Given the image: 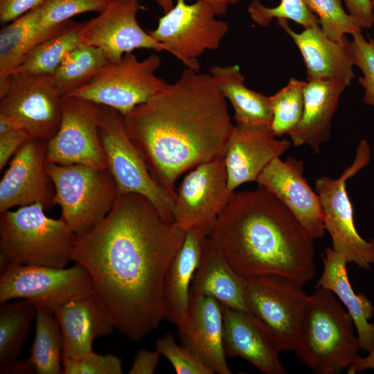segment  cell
<instances>
[{
	"label": "cell",
	"instance_id": "obj_1",
	"mask_svg": "<svg viewBox=\"0 0 374 374\" xmlns=\"http://www.w3.org/2000/svg\"><path fill=\"white\" fill-rule=\"evenodd\" d=\"M186 234L145 197L119 193L93 229L76 235L72 260L89 273L93 294L116 329L141 341L165 319L164 283Z\"/></svg>",
	"mask_w": 374,
	"mask_h": 374
},
{
	"label": "cell",
	"instance_id": "obj_2",
	"mask_svg": "<svg viewBox=\"0 0 374 374\" xmlns=\"http://www.w3.org/2000/svg\"><path fill=\"white\" fill-rule=\"evenodd\" d=\"M186 67L179 78L123 116L125 132L155 181L176 196L177 180L224 157L233 129L213 77Z\"/></svg>",
	"mask_w": 374,
	"mask_h": 374
},
{
	"label": "cell",
	"instance_id": "obj_3",
	"mask_svg": "<svg viewBox=\"0 0 374 374\" xmlns=\"http://www.w3.org/2000/svg\"><path fill=\"white\" fill-rule=\"evenodd\" d=\"M209 238L243 278L275 275L303 286L317 274L314 240L260 185L253 190L234 191Z\"/></svg>",
	"mask_w": 374,
	"mask_h": 374
},
{
	"label": "cell",
	"instance_id": "obj_4",
	"mask_svg": "<svg viewBox=\"0 0 374 374\" xmlns=\"http://www.w3.org/2000/svg\"><path fill=\"white\" fill-rule=\"evenodd\" d=\"M353 327L350 314L334 294L317 288L308 296L294 351L315 373H340L361 357Z\"/></svg>",
	"mask_w": 374,
	"mask_h": 374
},
{
	"label": "cell",
	"instance_id": "obj_5",
	"mask_svg": "<svg viewBox=\"0 0 374 374\" xmlns=\"http://www.w3.org/2000/svg\"><path fill=\"white\" fill-rule=\"evenodd\" d=\"M34 204L0 213V273L9 265L66 267L76 234L62 218Z\"/></svg>",
	"mask_w": 374,
	"mask_h": 374
},
{
	"label": "cell",
	"instance_id": "obj_6",
	"mask_svg": "<svg viewBox=\"0 0 374 374\" xmlns=\"http://www.w3.org/2000/svg\"><path fill=\"white\" fill-rule=\"evenodd\" d=\"M46 171L55 188L53 205L60 206L61 217L76 235L103 220L119 194L108 168L46 163Z\"/></svg>",
	"mask_w": 374,
	"mask_h": 374
},
{
	"label": "cell",
	"instance_id": "obj_7",
	"mask_svg": "<svg viewBox=\"0 0 374 374\" xmlns=\"http://www.w3.org/2000/svg\"><path fill=\"white\" fill-rule=\"evenodd\" d=\"M370 159L369 145L362 139L354 161L337 179L322 176L314 181L323 211L324 228L331 237L332 249L343 255L348 263H355L365 270L374 265V239H364L355 228L346 181L366 166Z\"/></svg>",
	"mask_w": 374,
	"mask_h": 374
},
{
	"label": "cell",
	"instance_id": "obj_8",
	"mask_svg": "<svg viewBox=\"0 0 374 374\" xmlns=\"http://www.w3.org/2000/svg\"><path fill=\"white\" fill-rule=\"evenodd\" d=\"M161 65L157 54L142 61L132 53L109 62L89 83L64 97H75L113 108L123 116L161 91L168 84L157 77Z\"/></svg>",
	"mask_w": 374,
	"mask_h": 374
},
{
	"label": "cell",
	"instance_id": "obj_9",
	"mask_svg": "<svg viewBox=\"0 0 374 374\" xmlns=\"http://www.w3.org/2000/svg\"><path fill=\"white\" fill-rule=\"evenodd\" d=\"M103 109L99 135L107 157V168L119 193H133L145 197L164 220L174 222L175 195L159 186L150 175L143 159L125 132L123 116L109 107L103 106Z\"/></svg>",
	"mask_w": 374,
	"mask_h": 374
},
{
	"label": "cell",
	"instance_id": "obj_10",
	"mask_svg": "<svg viewBox=\"0 0 374 374\" xmlns=\"http://www.w3.org/2000/svg\"><path fill=\"white\" fill-rule=\"evenodd\" d=\"M62 96L51 75L14 73L0 80V116L30 139L48 141L62 119Z\"/></svg>",
	"mask_w": 374,
	"mask_h": 374
},
{
	"label": "cell",
	"instance_id": "obj_11",
	"mask_svg": "<svg viewBox=\"0 0 374 374\" xmlns=\"http://www.w3.org/2000/svg\"><path fill=\"white\" fill-rule=\"evenodd\" d=\"M244 278L249 313L261 323L280 351L294 350L309 296L303 285L275 275Z\"/></svg>",
	"mask_w": 374,
	"mask_h": 374
},
{
	"label": "cell",
	"instance_id": "obj_12",
	"mask_svg": "<svg viewBox=\"0 0 374 374\" xmlns=\"http://www.w3.org/2000/svg\"><path fill=\"white\" fill-rule=\"evenodd\" d=\"M217 16L200 0L192 4L177 0L172 8L159 19L157 27L147 32L186 66L199 71L196 58L206 50L218 48L229 28V24Z\"/></svg>",
	"mask_w": 374,
	"mask_h": 374
},
{
	"label": "cell",
	"instance_id": "obj_13",
	"mask_svg": "<svg viewBox=\"0 0 374 374\" xmlns=\"http://www.w3.org/2000/svg\"><path fill=\"white\" fill-rule=\"evenodd\" d=\"M90 294H93L90 276L77 262L63 268L9 265L0 273V303L24 299L55 312L70 301Z\"/></svg>",
	"mask_w": 374,
	"mask_h": 374
},
{
	"label": "cell",
	"instance_id": "obj_14",
	"mask_svg": "<svg viewBox=\"0 0 374 374\" xmlns=\"http://www.w3.org/2000/svg\"><path fill=\"white\" fill-rule=\"evenodd\" d=\"M61 109L59 129L47 143L46 163L107 168L99 135L103 106L75 97H63Z\"/></svg>",
	"mask_w": 374,
	"mask_h": 374
},
{
	"label": "cell",
	"instance_id": "obj_15",
	"mask_svg": "<svg viewBox=\"0 0 374 374\" xmlns=\"http://www.w3.org/2000/svg\"><path fill=\"white\" fill-rule=\"evenodd\" d=\"M143 8L139 0H112L96 17L82 22L79 30L82 43L99 48L111 62L120 61L134 49L167 51L140 26L137 14Z\"/></svg>",
	"mask_w": 374,
	"mask_h": 374
},
{
	"label": "cell",
	"instance_id": "obj_16",
	"mask_svg": "<svg viewBox=\"0 0 374 374\" xmlns=\"http://www.w3.org/2000/svg\"><path fill=\"white\" fill-rule=\"evenodd\" d=\"M234 192L227 186L224 157L190 170L176 190L174 221L183 229L214 224Z\"/></svg>",
	"mask_w": 374,
	"mask_h": 374
},
{
	"label": "cell",
	"instance_id": "obj_17",
	"mask_svg": "<svg viewBox=\"0 0 374 374\" xmlns=\"http://www.w3.org/2000/svg\"><path fill=\"white\" fill-rule=\"evenodd\" d=\"M48 141L29 139L11 159L0 181V213L15 206H53L55 188L46 171Z\"/></svg>",
	"mask_w": 374,
	"mask_h": 374
},
{
	"label": "cell",
	"instance_id": "obj_18",
	"mask_svg": "<svg viewBox=\"0 0 374 374\" xmlns=\"http://www.w3.org/2000/svg\"><path fill=\"white\" fill-rule=\"evenodd\" d=\"M302 160L289 157L272 160L256 182L272 194L292 213L314 240L326 233L323 211L319 196L303 176Z\"/></svg>",
	"mask_w": 374,
	"mask_h": 374
},
{
	"label": "cell",
	"instance_id": "obj_19",
	"mask_svg": "<svg viewBox=\"0 0 374 374\" xmlns=\"http://www.w3.org/2000/svg\"><path fill=\"white\" fill-rule=\"evenodd\" d=\"M267 125H234L224 155L228 188L256 181L269 163L292 145L287 139H278Z\"/></svg>",
	"mask_w": 374,
	"mask_h": 374
},
{
	"label": "cell",
	"instance_id": "obj_20",
	"mask_svg": "<svg viewBox=\"0 0 374 374\" xmlns=\"http://www.w3.org/2000/svg\"><path fill=\"white\" fill-rule=\"evenodd\" d=\"M184 346L214 373L231 374L223 342V309L216 299L190 296L188 317L178 328Z\"/></svg>",
	"mask_w": 374,
	"mask_h": 374
},
{
	"label": "cell",
	"instance_id": "obj_21",
	"mask_svg": "<svg viewBox=\"0 0 374 374\" xmlns=\"http://www.w3.org/2000/svg\"><path fill=\"white\" fill-rule=\"evenodd\" d=\"M222 309L226 353L244 359L265 374L286 373L280 350L261 323L249 312L224 305Z\"/></svg>",
	"mask_w": 374,
	"mask_h": 374
},
{
	"label": "cell",
	"instance_id": "obj_22",
	"mask_svg": "<svg viewBox=\"0 0 374 374\" xmlns=\"http://www.w3.org/2000/svg\"><path fill=\"white\" fill-rule=\"evenodd\" d=\"M278 24L290 35L302 55L308 80H339L347 86L355 76V65L350 42H336L321 30L320 26L294 31L287 20L278 19Z\"/></svg>",
	"mask_w": 374,
	"mask_h": 374
},
{
	"label": "cell",
	"instance_id": "obj_23",
	"mask_svg": "<svg viewBox=\"0 0 374 374\" xmlns=\"http://www.w3.org/2000/svg\"><path fill=\"white\" fill-rule=\"evenodd\" d=\"M213 224L195 226L186 231L184 241L172 258L164 283L165 319L177 328L185 322L190 302V287Z\"/></svg>",
	"mask_w": 374,
	"mask_h": 374
},
{
	"label": "cell",
	"instance_id": "obj_24",
	"mask_svg": "<svg viewBox=\"0 0 374 374\" xmlns=\"http://www.w3.org/2000/svg\"><path fill=\"white\" fill-rule=\"evenodd\" d=\"M63 339L62 359L93 352L95 339L113 332L114 324L93 294L70 301L55 310Z\"/></svg>",
	"mask_w": 374,
	"mask_h": 374
},
{
	"label": "cell",
	"instance_id": "obj_25",
	"mask_svg": "<svg viewBox=\"0 0 374 374\" xmlns=\"http://www.w3.org/2000/svg\"><path fill=\"white\" fill-rule=\"evenodd\" d=\"M348 86L339 80H308L303 90L302 117L290 133L292 144L308 145L317 154L330 137L332 119L340 96Z\"/></svg>",
	"mask_w": 374,
	"mask_h": 374
},
{
	"label": "cell",
	"instance_id": "obj_26",
	"mask_svg": "<svg viewBox=\"0 0 374 374\" xmlns=\"http://www.w3.org/2000/svg\"><path fill=\"white\" fill-rule=\"evenodd\" d=\"M322 259L323 270L315 288H326L337 296L353 321L360 350L370 353L374 347V323L368 322L374 313L372 303L364 294L353 291L346 271L348 262L343 255L327 247Z\"/></svg>",
	"mask_w": 374,
	"mask_h": 374
},
{
	"label": "cell",
	"instance_id": "obj_27",
	"mask_svg": "<svg viewBox=\"0 0 374 374\" xmlns=\"http://www.w3.org/2000/svg\"><path fill=\"white\" fill-rule=\"evenodd\" d=\"M244 288L245 278L231 268L208 236L193 277L190 296H209L224 306L249 312Z\"/></svg>",
	"mask_w": 374,
	"mask_h": 374
},
{
	"label": "cell",
	"instance_id": "obj_28",
	"mask_svg": "<svg viewBox=\"0 0 374 374\" xmlns=\"http://www.w3.org/2000/svg\"><path fill=\"white\" fill-rule=\"evenodd\" d=\"M209 73L231 103L236 124L271 125L273 114L269 97L247 88L238 66H213Z\"/></svg>",
	"mask_w": 374,
	"mask_h": 374
},
{
	"label": "cell",
	"instance_id": "obj_29",
	"mask_svg": "<svg viewBox=\"0 0 374 374\" xmlns=\"http://www.w3.org/2000/svg\"><path fill=\"white\" fill-rule=\"evenodd\" d=\"M37 307L24 299L0 305V373L17 360L36 317Z\"/></svg>",
	"mask_w": 374,
	"mask_h": 374
},
{
	"label": "cell",
	"instance_id": "obj_30",
	"mask_svg": "<svg viewBox=\"0 0 374 374\" xmlns=\"http://www.w3.org/2000/svg\"><path fill=\"white\" fill-rule=\"evenodd\" d=\"M109 62L101 49L81 43L65 55L51 75L63 98L89 83Z\"/></svg>",
	"mask_w": 374,
	"mask_h": 374
},
{
	"label": "cell",
	"instance_id": "obj_31",
	"mask_svg": "<svg viewBox=\"0 0 374 374\" xmlns=\"http://www.w3.org/2000/svg\"><path fill=\"white\" fill-rule=\"evenodd\" d=\"M62 350V335L55 312L37 307L35 337L28 357L36 373H63Z\"/></svg>",
	"mask_w": 374,
	"mask_h": 374
},
{
	"label": "cell",
	"instance_id": "obj_32",
	"mask_svg": "<svg viewBox=\"0 0 374 374\" xmlns=\"http://www.w3.org/2000/svg\"><path fill=\"white\" fill-rule=\"evenodd\" d=\"M40 6L12 21L0 33V80L15 73L34 46Z\"/></svg>",
	"mask_w": 374,
	"mask_h": 374
},
{
	"label": "cell",
	"instance_id": "obj_33",
	"mask_svg": "<svg viewBox=\"0 0 374 374\" xmlns=\"http://www.w3.org/2000/svg\"><path fill=\"white\" fill-rule=\"evenodd\" d=\"M82 24L73 21L62 33L35 46L15 73L52 75L65 55L82 43L79 33Z\"/></svg>",
	"mask_w": 374,
	"mask_h": 374
},
{
	"label": "cell",
	"instance_id": "obj_34",
	"mask_svg": "<svg viewBox=\"0 0 374 374\" xmlns=\"http://www.w3.org/2000/svg\"><path fill=\"white\" fill-rule=\"evenodd\" d=\"M111 1L46 0L39 7L34 46L66 29L73 22L71 18L73 16L88 12L100 13Z\"/></svg>",
	"mask_w": 374,
	"mask_h": 374
},
{
	"label": "cell",
	"instance_id": "obj_35",
	"mask_svg": "<svg viewBox=\"0 0 374 374\" xmlns=\"http://www.w3.org/2000/svg\"><path fill=\"white\" fill-rule=\"evenodd\" d=\"M305 84V81L292 78L285 87L269 96L273 114L270 127L276 136L290 134L299 123Z\"/></svg>",
	"mask_w": 374,
	"mask_h": 374
},
{
	"label": "cell",
	"instance_id": "obj_36",
	"mask_svg": "<svg viewBox=\"0 0 374 374\" xmlns=\"http://www.w3.org/2000/svg\"><path fill=\"white\" fill-rule=\"evenodd\" d=\"M309 10L318 17L323 33L330 39L341 42L350 34L362 32V28L344 9L341 0H304Z\"/></svg>",
	"mask_w": 374,
	"mask_h": 374
},
{
	"label": "cell",
	"instance_id": "obj_37",
	"mask_svg": "<svg viewBox=\"0 0 374 374\" xmlns=\"http://www.w3.org/2000/svg\"><path fill=\"white\" fill-rule=\"evenodd\" d=\"M247 11L251 20L260 26H267L275 18L294 21L304 28L319 26L318 17L309 10L304 0H280L274 8L263 6L260 0H253Z\"/></svg>",
	"mask_w": 374,
	"mask_h": 374
},
{
	"label": "cell",
	"instance_id": "obj_38",
	"mask_svg": "<svg viewBox=\"0 0 374 374\" xmlns=\"http://www.w3.org/2000/svg\"><path fill=\"white\" fill-rule=\"evenodd\" d=\"M155 346L171 363L177 374L214 373L190 348L178 345L171 333L158 339Z\"/></svg>",
	"mask_w": 374,
	"mask_h": 374
},
{
	"label": "cell",
	"instance_id": "obj_39",
	"mask_svg": "<svg viewBox=\"0 0 374 374\" xmlns=\"http://www.w3.org/2000/svg\"><path fill=\"white\" fill-rule=\"evenodd\" d=\"M353 36L350 42L355 64L362 72L358 80L364 90V101L374 107V38L366 40L362 32Z\"/></svg>",
	"mask_w": 374,
	"mask_h": 374
},
{
	"label": "cell",
	"instance_id": "obj_40",
	"mask_svg": "<svg viewBox=\"0 0 374 374\" xmlns=\"http://www.w3.org/2000/svg\"><path fill=\"white\" fill-rule=\"evenodd\" d=\"M64 374H121L122 360L112 354L93 351L78 358L62 359Z\"/></svg>",
	"mask_w": 374,
	"mask_h": 374
},
{
	"label": "cell",
	"instance_id": "obj_41",
	"mask_svg": "<svg viewBox=\"0 0 374 374\" xmlns=\"http://www.w3.org/2000/svg\"><path fill=\"white\" fill-rule=\"evenodd\" d=\"M46 0H0V21L10 23L42 5Z\"/></svg>",
	"mask_w": 374,
	"mask_h": 374
},
{
	"label": "cell",
	"instance_id": "obj_42",
	"mask_svg": "<svg viewBox=\"0 0 374 374\" xmlns=\"http://www.w3.org/2000/svg\"><path fill=\"white\" fill-rule=\"evenodd\" d=\"M29 139L28 134L22 130H13L0 134V170Z\"/></svg>",
	"mask_w": 374,
	"mask_h": 374
},
{
	"label": "cell",
	"instance_id": "obj_43",
	"mask_svg": "<svg viewBox=\"0 0 374 374\" xmlns=\"http://www.w3.org/2000/svg\"><path fill=\"white\" fill-rule=\"evenodd\" d=\"M348 12L362 28L374 24V8L371 0H343Z\"/></svg>",
	"mask_w": 374,
	"mask_h": 374
},
{
	"label": "cell",
	"instance_id": "obj_44",
	"mask_svg": "<svg viewBox=\"0 0 374 374\" xmlns=\"http://www.w3.org/2000/svg\"><path fill=\"white\" fill-rule=\"evenodd\" d=\"M161 355L159 351L141 348L135 355L129 374H152L155 372Z\"/></svg>",
	"mask_w": 374,
	"mask_h": 374
},
{
	"label": "cell",
	"instance_id": "obj_45",
	"mask_svg": "<svg viewBox=\"0 0 374 374\" xmlns=\"http://www.w3.org/2000/svg\"><path fill=\"white\" fill-rule=\"evenodd\" d=\"M368 369H374V347L366 357H361L346 370L348 374H355Z\"/></svg>",
	"mask_w": 374,
	"mask_h": 374
},
{
	"label": "cell",
	"instance_id": "obj_46",
	"mask_svg": "<svg viewBox=\"0 0 374 374\" xmlns=\"http://www.w3.org/2000/svg\"><path fill=\"white\" fill-rule=\"evenodd\" d=\"M5 373H36V371L28 358L15 361L3 371L2 374Z\"/></svg>",
	"mask_w": 374,
	"mask_h": 374
},
{
	"label": "cell",
	"instance_id": "obj_47",
	"mask_svg": "<svg viewBox=\"0 0 374 374\" xmlns=\"http://www.w3.org/2000/svg\"><path fill=\"white\" fill-rule=\"evenodd\" d=\"M209 5L217 16L224 15L229 7L238 3L240 0H200Z\"/></svg>",
	"mask_w": 374,
	"mask_h": 374
},
{
	"label": "cell",
	"instance_id": "obj_48",
	"mask_svg": "<svg viewBox=\"0 0 374 374\" xmlns=\"http://www.w3.org/2000/svg\"><path fill=\"white\" fill-rule=\"evenodd\" d=\"M162 8L164 13L168 12L174 6L173 0H154Z\"/></svg>",
	"mask_w": 374,
	"mask_h": 374
},
{
	"label": "cell",
	"instance_id": "obj_49",
	"mask_svg": "<svg viewBox=\"0 0 374 374\" xmlns=\"http://www.w3.org/2000/svg\"><path fill=\"white\" fill-rule=\"evenodd\" d=\"M372 1V4H373V8H374V0H371Z\"/></svg>",
	"mask_w": 374,
	"mask_h": 374
}]
</instances>
